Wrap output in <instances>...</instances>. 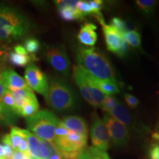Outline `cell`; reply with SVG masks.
Segmentation results:
<instances>
[{
  "label": "cell",
  "mask_w": 159,
  "mask_h": 159,
  "mask_svg": "<svg viewBox=\"0 0 159 159\" xmlns=\"http://www.w3.org/2000/svg\"><path fill=\"white\" fill-rule=\"evenodd\" d=\"M118 99L114 96H107L102 104L100 105L101 108L103 111L107 112V114L110 113L114 109L116 105L118 104Z\"/></svg>",
  "instance_id": "28"
},
{
  "label": "cell",
  "mask_w": 159,
  "mask_h": 159,
  "mask_svg": "<svg viewBox=\"0 0 159 159\" xmlns=\"http://www.w3.org/2000/svg\"><path fill=\"white\" fill-rule=\"evenodd\" d=\"M108 114L112 116L114 119H116L122 124L125 125L127 128L131 126L132 125L133 121L131 114L122 103L119 102L116 106Z\"/></svg>",
  "instance_id": "17"
},
{
  "label": "cell",
  "mask_w": 159,
  "mask_h": 159,
  "mask_svg": "<svg viewBox=\"0 0 159 159\" xmlns=\"http://www.w3.org/2000/svg\"><path fill=\"white\" fill-rule=\"evenodd\" d=\"M69 130L65 127V125L60 121L57 125L56 129H55V139L56 138H63L68 136Z\"/></svg>",
  "instance_id": "35"
},
{
  "label": "cell",
  "mask_w": 159,
  "mask_h": 159,
  "mask_svg": "<svg viewBox=\"0 0 159 159\" xmlns=\"http://www.w3.org/2000/svg\"><path fill=\"white\" fill-rule=\"evenodd\" d=\"M6 89L5 82H4L0 71V124L12 125L14 124L17 119V116L10 114L4 108L2 104V97L5 94Z\"/></svg>",
  "instance_id": "19"
},
{
  "label": "cell",
  "mask_w": 159,
  "mask_h": 159,
  "mask_svg": "<svg viewBox=\"0 0 159 159\" xmlns=\"http://www.w3.org/2000/svg\"><path fill=\"white\" fill-rule=\"evenodd\" d=\"M1 75L5 82L6 88L11 91H18L29 87L25 80L12 69L3 70L1 71Z\"/></svg>",
  "instance_id": "14"
},
{
  "label": "cell",
  "mask_w": 159,
  "mask_h": 159,
  "mask_svg": "<svg viewBox=\"0 0 159 159\" xmlns=\"http://www.w3.org/2000/svg\"><path fill=\"white\" fill-rule=\"evenodd\" d=\"M15 52L17 54L22 55H27V52L26 51V49L23 46L21 45H17L14 47Z\"/></svg>",
  "instance_id": "39"
},
{
  "label": "cell",
  "mask_w": 159,
  "mask_h": 159,
  "mask_svg": "<svg viewBox=\"0 0 159 159\" xmlns=\"http://www.w3.org/2000/svg\"><path fill=\"white\" fill-rule=\"evenodd\" d=\"M102 27L107 48L109 51L116 55L122 46V42L124 41V39L122 35L112 26L103 24Z\"/></svg>",
  "instance_id": "11"
},
{
  "label": "cell",
  "mask_w": 159,
  "mask_h": 159,
  "mask_svg": "<svg viewBox=\"0 0 159 159\" xmlns=\"http://www.w3.org/2000/svg\"><path fill=\"white\" fill-rule=\"evenodd\" d=\"M76 9H77V11H78L83 17H84L85 16L91 14V7L89 5L88 2L78 1Z\"/></svg>",
  "instance_id": "34"
},
{
  "label": "cell",
  "mask_w": 159,
  "mask_h": 159,
  "mask_svg": "<svg viewBox=\"0 0 159 159\" xmlns=\"http://www.w3.org/2000/svg\"><path fill=\"white\" fill-rule=\"evenodd\" d=\"M77 159H91V158L90 155L89 154V152L86 151V150H85L80 155L79 157Z\"/></svg>",
  "instance_id": "41"
},
{
  "label": "cell",
  "mask_w": 159,
  "mask_h": 159,
  "mask_svg": "<svg viewBox=\"0 0 159 159\" xmlns=\"http://www.w3.org/2000/svg\"><path fill=\"white\" fill-rule=\"evenodd\" d=\"M2 146L5 150V158H11L14 153L15 150L12 148L11 142H10L9 135L6 134L3 136L2 138Z\"/></svg>",
  "instance_id": "32"
},
{
  "label": "cell",
  "mask_w": 159,
  "mask_h": 159,
  "mask_svg": "<svg viewBox=\"0 0 159 159\" xmlns=\"http://www.w3.org/2000/svg\"><path fill=\"white\" fill-rule=\"evenodd\" d=\"M11 159H31L28 154H25L20 151H15Z\"/></svg>",
  "instance_id": "38"
},
{
  "label": "cell",
  "mask_w": 159,
  "mask_h": 159,
  "mask_svg": "<svg viewBox=\"0 0 159 159\" xmlns=\"http://www.w3.org/2000/svg\"><path fill=\"white\" fill-rule=\"evenodd\" d=\"M47 62L55 69L64 77H68L70 73V61L66 52L62 46L49 47L46 52Z\"/></svg>",
  "instance_id": "7"
},
{
  "label": "cell",
  "mask_w": 159,
  "mask_h": 159,
  "mask_svg": "<svg viewBox=\"0 0 159 159\" xmlns=\"http://www.w3.org/2000/svg\"><path fill=\"white\" fill-rule=\"evenodd\" d=\"M73 78L75 83L77 86L79 87L80 94L83 98L88 102L89 104L96 107L97 105L94 99L91 96L90 92H89L88 84H87L86 79H85L84 74V69L82 68L80 66H75L73 68Z\"/></svg>",
  "instance_id": "13"
},
{
  "label": "cell",
  "mask_w": 159,
  "mask_h": 159,
  "mask_svg": "<svg viewBox=\"0 0 159 159\" xmlns=\"http://www.w3.org/2000/svg\"><path fill=\"white\" fill-rule=\"evenodd\" d=\"M2 55H3V51H2V49L1 47H0V61H1L2 57Z\"/></svg>",
  "instance_id": "43"
},
{
  "label": "cell",
  "mask_w": 159,
  "mask_h": 159,
  "mask_svg": "<svg viewBox=\"0 0 159 159\" xmlns=\"http://www.w3.org/2000/svg\"><path fill=\"white\" fill-rule=\"evenodd\" d=\"M25 81L32 90H34L47 98L49 90L47 77L34 63H30L25 70Z\"/></svg>",
  "instance_id": "6"
},
{
  "label": "cell",
  "mask_w": 159,
  "mask_h": 159,
  "mask_svg": "<svg viewBox=\"0 0 159 159\" xmlns=\"http://www.w3.org/2000/svg\"><path fill=\"white\" fill-rule=\"evenodd\" d=\"M87 139L88 137L69 130L68 136L56 138L54 144L65 159H77L85 150Z\"/></svg>",
  "instance_id": "5"
},
{
  "label": "cell",
  "mask_w": 159,
  "mask_h": 159,
  "mask_svg": "<svg viewBox=\"0 0 159 159\" xmlns=\"http://www.w3.org/2000/svg\"><path fill=\"white\" fill-rule=\"evenodd\" d=\"M61 122L69 130L77 133L83 136L88 137V125L82 117L78 116H67L63 117Z\"/></svg>",
  "instance_id": "15"
},
{
  "label": "cell",
  "mask_w": 159,
  "mask_h": 159,
  "mask_svg": "<svg viewBox=\"0 0 159 159\" xmlns=\"http://www.w3.org/2000/svg\"><path fill=\"white\" fill-rule=\"evenodd\" d=\"M9 61L13 65L23 67L30 62L31 57L28 55H22L16 52H12L9 55Z\"/></svg>",
  "instance_id": "27"
},
{
  "label": "cell",
  "mask_w": 159,
  "mask_h": 159,
  "mask_svg": "<svg viewBox=\"0 0 159 159\" xmlns=\"http://www.w3.org/2000/svg\"><path fill=\"white\" fill-rule=\"evenodd\" d=\"M8 135L12 148L15 151H18L20 144L22 142L23 139L25 138V134L23 133V129L13 127L11 128V133Z\"/></svg>",
  "instance_id": "24"
},
{
  "label": "cell",
  "mask_w": 159,
  "mask_h": 159,
  "mask_svg": "<svg viewBox=\"0 0 159 159\" xmlns=\"http://www.w3.org/2000/svg\"><path fill=\"white\" fill-rule=\"evenodd\" d=\"M152 138L153 140L159 142V122L156 126V128H155V130L153 132H152Z\"/></svg>",
  "instance_id": "40"
},
{
  "label": "cell",
  "mask_w": 159,
  "mask_h": 159,
  "mask_svg": "<svg viewBox=\"0 0 159 159\" xmlns=\"http://www.w3.org/2000/svg\"><path fill=\"white\" fill-rule=\"evenodd\" d=\"M12 94H13V98H14L16 108L17 114L19 116L23 105L27 100L36 99V97L33 93V90L30 87L24 89H20L18 91H12Z\"/></svg>",
  "instance_id": "18"
},
{
  "label": "cell",
  "mask_w": 159,
  "mask_h": 159,
  "mask_svg": "<svg viewBox=\"0 0 159 159\" xmlns=\"http://www.w3.org/2000/svg\"><path fill=\"white\" fill-rule=\"evenodd\" d=\"M149 155L150 159H159V144H155L150 149Z\"/></svg>",
  "instance_id": "37"
},
{
  "label": "cell",
  "mask_w": 159,
  "mask_h": 159,
  "mask_svg": "<svg viewBox=\"0 0 159 159\" xmlns=\"http://www.w3.org/2000/svg\"><path fill=\"white\" fill-rule=\"evenodd\" d=\"M49 106L58 112L74 111L78 105V98L71 86L59 77H52L49 83L47 98Z\"/></svg>",
  "instance_id": "3"
},
{
  "label": "cell",
  "mask_w": 159,
  "mask_h": 159,
  "mask_svg": "<svg viewBox=\"0 0 159 159\" xmlns=\"http://www.w3.org/2000/svg\"><path fill=\"white\" fill-rule=\"evenodd\" d=\"M25 48L27 53H31V54H34L37 52L40 49V43L36 39L34 38H29V39H26L25 41Z\"/></svg>",
  "instance_id": "30"
},
{
  "label": "cell",
  "mask_w": 159,
  "mask_h": 159,
  "mask_svg": "<svg viewBox=\"0 0 159 159\" xmlns=\"http://www.w3.org/2000/svg\"><path fill=\"white\" fill-rule=\"evenodd\" d=\"M103 121L106 125L109 136L113 144L116 146L122 147L128 143L130 139V133L128 128L125 125L108 114H105Z\"/></svg>",
  "instance_id": "8"
},
{
  "label": "cell",
  "mask_w": 159,
  "mask_h": 159,
  "mask_svg": "<svg viewBox=\"0 0 159 159\" xmlns=\"http://www.w3.org/2000/svg\"><path fill=\"white\" fill-rule=\"evenodd\" d=\"M39 105L37 99H30L23 105L20 111V116L26 117V119L33 116L39 111Z\"/></svg>",
  "instance_id": "22"
},
{
  "label": "cell",
  "mask_w": 159,
  "mask_h": 159,
  "mask_svg": "<svg viewBox=\"0 0 159 159\" xmlns=\"http://www.w3.org/2000/svg\"><path fill=\"white\" fill-rule=\"evenodd\" d=\"M2 104L4 108L10 114L18 117L19 115L17 114L16 108L14 98H13L12 91L8 90V89H6L5 94L2 97Z\"/></svg>",
  "instance_id": "23"
},
{
  "label": "cell",
  "mask_w": 159,
  "mask_h": 159,
  "mask_svg": "<svg viewBox=\"0 0 159 159\" xmlns=\"http://www.w3.org/2000/svg\"><path fill=\"white\" fill-rule=\"evenodd\" d=\"M136 4L138 8L144 15L150 16L154 13L157 2L154 0H137Z\"/></svg>",
  "instance_id": "26"
},
{
  "label": "cell",
  "mask_w": 159,
  "mask_h": 159,
  "mask_svg": "<svg viewBox=\"0 0 159 159\" xmlns=\"http://www.w3.org/2000/svg\"><path fill=\"white\" fill-rule=\"evenodd\" d=\"M60 120L52 111H39L33 116L26 119L27 126L32 134L42 141L54 143L55 129Z\"/></svg>",
  "instance_id": "4"
},
{
  "label": "cell",
  "mask_w": 159,
  "mask_h": 159,
  "mask_svg": "<svg viewBox=\"0 0 159 159\" xmlns=\"http://www.w3.org/2000/svg\"><path fill=\"white\" fill-rule=\"evenodd\" d=\"M78 1H57L55 2L58 8L60 16L64 21H74L82 19L83 17L76 7Z\"/></svg>",
  "instance_id": "12"
},
{
  "label": "cell",
  "mask_w": 159,
  "mask_h": 159,
  "mask_svg": "<svg viewBox=\"0 0 159 159\" xmlns=\"http://www.w3.org/2000/svg\"><path fill=\"white\" fill-rule=\"evenodd\" d=\"M84 74L91 96L92 97V99H94L95 103H96L97 106H100V105L102 104L107 96L105 94H103L102 91L97 88L96 83L94 82V77L92 75L87 72L85 69Z\"/></svg>",
  "instance_id": "20"
},
{
  "label": "cell",
  "mask_w": 159,
  "mask_h": 159,
  "mask_svg": "<svg viewBox=\"0 0 159 159\" xmlns=\"http://www.w3.org/2000/svg\"><path fill=\"white\" fill-rule=\"evenodd\" d=\"M0 157L3 158H5V152L2 144H0Z\"/></svg>",
  "instance_id": "42"
},
{
  "label": "cell",
  "mask_w": 159,
  "mask_h": 159,
  "mask_svg": "<svg viewBox=\"0 0 159 159\" xmlns=\"http://www.w3.org/2000/svg\"><path fill=\"white\" fill-rule=\"evenodd\" d=\"M97 26L92 23H85L81 27L77 35L78 41L82 44L87 47H92L95 44L97 40L96 33Z\"/></svg>",
  "instance_id": "16"
},
{
  "label": "cell",
  "mask_w": 159,
  "mask_h": 159,
  "mask_svg": "<svg viewBox=\"0 0 159 159\" xmlns=\"http://www.w3.org/2000/svg\"><path fill=\"white\" fill-rule=\"evenodd\" d=\"M30 22L21 12L11 7L0 5V40L12 41L25 36Z\"/></svg>",
  "instance_id": "2"
},
{
  "label": "cell",
  "mask_w": 159,
  "mask_h": 159,
  "mask_svg": "<svg viewBox=\"0 0 159 159\" xmlns=\"http://www.w3.org/2000/svg\"><path fill=\"white\" fill-rule=\"evenodd\" d=\"M77 60L79 66L95 78L118 84L110 61L98 49L79 47L77 50Z\"/></svg>",
  "instance_id": "1"
},
{
  "label": "cell",
  "mask_w": 159,
  "mask_h": 159,
  "mask_svg": "<svg viewBox=\"0 0 159 159\" xmlns=\"http://www.w3.org/2000/svg\"><path fill=\"white\" fill-rule=\"evenodd\" d=\"M122 36L127 43L130 44L131 47L138 48L141 46L142 39L139 32L136 30H127L122 33Z\"/></svg>",
  "instance_id": "25"
},
{
  "label": "cell",
  "mask_w": 159,
  "mask_h": 159,
  "mask_svg": "<svg viewBox=\"0 0 159 159\" xmlns=\"http://www.w3.org/2000/svg\"><path fill=\"white\" fill-rule=\"evenodd\" d=\"M86 151L90 155L91 159H111L106 152L99 150L93 147L89 148Z\"/></svg>",
  "instance_id": "31"
},
{
  "label": "cell",
  "mask_w": 159,
  "mask_h": 159,
  "mask_svg": "<svg viewBox=\"0 0 159 159\" xmlns=\"http://www.w3.org/2000/svg\"><path fill=\"white\" fill-rule=\"evenodd\" d=\"M28 144V152L35 159H47L49 156L48 149L46 148L41 139L27 130H23Z\"/></svg>",
  "instance_id": "10"
},
{
  "label": "cell",
  "mask_w": 159,
  "mask_h": 159,
  "mask_svg": "<svg viewBox=\"0 0 159 159\" xmlns=\"http://www.w3.org/2000/svg\"><path fill=\"white\" fill-rule=\"evenodd\" d=\"M124 97L125 99V102H127V104H128V105L130 108H136L139 105V99H137L136 97L134 96V95L130 94H125Z\"/></svg>",
  "instance_id": "36"
},
{
  "label": "cell",
  "mask_w": 159,
  "mask_h": 159,
  "mask_svg": "<svg viewBox=\"0 0 159 159\" xmlns=\"http://www.w3.org/2000/svg\"><path fill=\"white\" fill-rule=\"evenodd\" d=\"M42 142L49 152V156L47 159H65L54 143L46 142V141H42Z\"/></svg>",
  "instance_id": "29"
},
{
  "label": "cell",
  "mask_w": 159,
  "mask_h": 159,
  "mask_svg": "<svg viewBox=\"0 0 159 159\" xmlns=\"http://www.w3.org/2000/svg\"><path fill=\"white\" fill-rule=\"evenodd\" d=\"M0 159H4L3 158H1V157H0Z\"/></svg>",
  "instance_id": "45"
},
{
  "label": "cell",
  "mask_w": 159,
  "mask_h": 159,
  "mask_svg": "<svg viewBox=\"0 0 159 159\" xmlns=\"http://www.w3.org/2000/svg\"><path fill=\"white\" fill-rule=\"evenodd\" d=\"M4 159H11V158H5Z\"/></svg>",
  "instance_id": "44"
},
{
  "label": "cell",
  "mask_w": 159,
  "mask_h": 159,
  "mask_svg": "<svg viewBox=\"0 0 159 159\" xmlns=\"http://www.w3.org/2000/svg\"><path fill=\"white\" fill-rule=\"evenodd\" d=\"M90 135L93 148L105 152L108 150L111 139L104 121L96 117L91 125Z\"/></svg>",
  "instance_id": "9"
},
{
  "label": "cell",
  "mask_w": 159,
  "mask_h": 159,
  "mask_svg": "<svg viewBox=\"0 0 159 159\" xmlns=\"http://www.w3.org/2000/svg\"><path fill=\"white\" fill-rule=\"evenodd\" d=\"M111 26L114 27L121 35H122L123 33H125V32L128 30H127L126 23H125L122 19L117 17H114L111 19Z\"/></svg>",
  "instance_id": "33"
},
{
  "label": "cell",
  "mask_w": 159,
  "mask_h": 159,
  "mask_svg": "<svg viewBox=\"0 0 159 159\" xmlns=\"http://www.w3.org/2000/svg\"><path fill=\"white\" fill-rule=\"evenodd\" d=\"M94 82L96 83L97 88L106 96L107 95L108 96H113L114 94H119L120 92V90H119L117 83L111 82V81L101 80L97 79L95 77Z\"/></svg>",
  "instance_id": "21"
}]
</instances>
